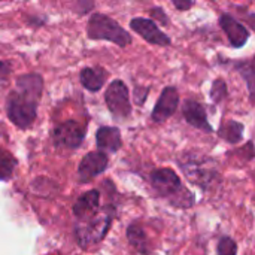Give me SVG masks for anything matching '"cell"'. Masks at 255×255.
Listing matches in <instances>:
<instances>
[{"label": "cell", "instance_id": "1", "mask_svg": "<svg viewBox=\"0 0 255 255\" xmlns=\"http://www.w3.org/2000/svg\"><path fill=\"white\" fill-rule=\"evenodd\" d=\"M42 88L43 79L37 73H27L16 78V90L10 91L6 100V112L12 124L24 130L34 123Z\"/></svg>", "mask_w": 255, "mask_h": 255}, {"label": "cell", "instance_id": "2", "mask_svg": "<svg viewBox=\"0 0 255 255\" xmlns=\"http://www.w3.org/2000/svg\"><path fill=\"white\" fill-rule=\"evenodd\" d=\"M151 184L157 190V193L169 199L172 205L179 206V208H190L194 200L191 193L182 187L179 176L172 170V169H158L151 175Z\"/></svg>", "mask_w": 255, "mask_h": 255}, {"label": "cell", "instance_id": "3", "mask_svg": "<svg viewBox=\"0 0 255 255\" xmlns=\"http://www.w3.org/2000/svg\"><path fill=\"white\" fill-rule=\"evenodd\" d=\"M179 164L187 179L205 190L214 185L220 178L215 163L202 154H197V152L184 154Z\"/></svg>", "mask_w": 255, "mask_h": 255}, {"label": "cell", "instance_id": "4", "mask_svg": "<svg viewBox=\"0 0 255 255\" xmlns=\"http://www.w3.org/2000/svg\"><path fill=\"white\" fill-rule=\"evenodd\" d=\"M87 34L94 40H108L120 48H126L131 43V36L111 16L103 13H93L88 19Z\"/></svg>", "mask_w": 255, "mask_h": 255}, {"label": "cell", "instance_id": "5", "mask_svg": "<svg viewBox=\"0 0 255 255\" xmlns=\"http://www.w3.org/2000/svg\"><path fill=\"white\" fill-rule=\"evenodd\" d=\"M112 223L111 211H105L100 214H94L91 218L82 221V224L76 229V239L82 248H88L91 245L99 244L105 235L108 233Z\"/></svg>", "mask_w": 255, "mask_h": 255}, {"label": "cell", "instance_id": "6", "mask_svg": "<svg viewBox=\"0 0 255 255\" xmlns=\"http://www.w3.org/2000/svg\"><path fill=\"white\" fill-rule=\"evenodd\" d=\"M105 102L109 108V112L117 120H126L131 114V103H130V94L127 85L117 79L112 84H109L106 93H105Z\"/></svg>", "mask_w": 255, "mask_h": 255}, {"label": "cell", "instance_id": "7", "mask_svg": "<svg viewBox=\"0 0 255 255\" xmlns=\"http://www.w3.org/2000/svg\"><path fill=\"white\" fill-rule=\"evenodd\" d=\"M52 137L57 145L69 148V149H75V148L81 146V143L85 137V127L81 126L78 121L69 120L54 128Z\"/></svg>", "mask_w": 255, "mask_h": 255}, {"label": "cell", "instance_id": "8", "mask_svg": "<svg viewBox=\"0 0 255 255\" xmlns=\"http://www.w3.org/2000/svg\"><path fill=\"white\" fill-rule=\"evenodd\" d=\"M130 27L133 31H136L137 34H140L148 43L151 45H157V46H169L172 43L170 37L163 33L157 24L148 18H142V16H137V18H133L130 21Z\"/></svg>", "mask_w": 255, "mask_h": 255}, {"label": "cell", "instance_id": "9", "mask_svg": "<svg viewBox=\"0 0 255 255\" xmlns=\"http://www.w3.org/2000/svg\"><path fill=\"white\" fill-rule=\"evenodd\" d=\"M179 105V94H178V90L175 87H166L161 94H160V99L157 100L155 106H154V111H152V120L155 123H164L167 118H170L176 108Z\"/></svg>", "mask_w": 255, "mask_h": 255}, {"label": "cell", "instance_id": "10", "mask_svg": "<svg viewBox=\"0 0 255 255\" xmlns=\"http://www.w3.org/2000/svg\"><path fill=\"white\" fill-rule=\"evenodd\" d=\"M106 167H108V157H106L105 152H102V151L90 152L79 163V167H78L79 181L81 182H88L93 178L103 173Z\"/></svg>", "mask_w": 255, "mask_h": 255}, {"label": "cell", "instance_id": "11", "mask_svg": "<svg viewBox=\"0 0 255 255\" xmlns=\"http://www.w3.org/2000/svg\"><path fill=\"white\" fill-rule=\"evenodd\" d=\"M220 25H221V28L227 34L230 43L235 48H242L248 42V39H250L248 28L242 22H239L238 19H235L233 16H230L227 13L221 15L220 16Z\"/></svg>", "mask_w": 255, "mask_h": 255}, {"label": "cell", "instance_id": "12", "mask_svg": "<svg viewBox=\"0 0 255 255\" xmlns=\"http://www.w3.org/2000/svg\"><path fill=\"white\" fill-rule=\"evenodd\" d=\"M182 115L190 126H193L202 131H206V133L212 131V127L208 123L206 111L202 103H199L196 100H185L184 108H182Z\"/></svg>", "mask_w": 255, "mask_h": 255}, {"label": "cell", "instance_id": "13", "mask_svg": "<svg viewBox=\"0 0 255 255\" xmlns=\"http://www.w3.org/2000/svg\"><path fill=\"white\" fill-rule=\"evenodd\" d=\"M99 200H100V197H99L97 190H91V191L84 193L76 200V203L73 206V214L81 221H85V220L91 218L99 209Z\"/></svg>", "mask_w": 255, "mask_h": 255}, {"label": "cell", "instance_id": "14", "mask_svg": "<svg viewBox=\"0 0 255 255\" xmlns=\"http://www.w3.org/2000/svg\"><path fill=\"white\" fill-rule=\"evenodd\" d=\"M96 140L102 152H117L123 145L121 133L117 127H100L96 133Z\"/></svg>", "mask_w": 255, "mask_h": 255}, {"label": "cell", "instance_id": "15", "mask_svg": "<svg viewBox=\"0 0 255 255\" xmlns=\"http://www.w3.org/2000/svg\"><path fill=\"white\" fill-rule=\"evenodd\" d=\"M79 79H81V84L84 85V88L96 93L103 87V84L106 81V72L102 67H85L81 70Z\"/></svg>", "mask_w": 255, "mask_h": 255}, {"label": "cell", "instance_id": "16", "mask_svg": "<svg viewBox=\"0 0 255 255\" xmlns=\"http://www.w3.org/2000/svg\"><path fill=\"white\" fill-rule=\"evenodd\" d=\"M127 239L131 244V247L140 253V254H148V239L145 230L139 224H131L127 229Z\"/></svg>", "mask_w": 255, "mask_h": 255}, {"label": "cell", "instance_id": "17", "mask_svg": "<svg viewBox=\"0 0 255 255\" xmlns=\"http://www.w3.org/2000/svg\"><path fill=\"white\" fill-rule=\"evenodd\" d=\"M218 134L229 143H238L242 140L244 136V124L238 121H229L220 128Z\"/></svg>", "mask_w": 255, "mask_h": 255}, {"label": "cell", "instance_id": "18", "mask_svg": "<svg viewBox=\"0 0 255 255\" xmlns=\"http://www.w3.org/2000/svg\"><path fill=\"white\" fill-rule=\"evenodd\" d=\"M15 167H16L15 157L9 151L0 148V181L9 179L12 176Z\"/></svg>", "mask_w": 255, "mask_h": 255}, {"label": "cell", "instance_id": "19", "mask_svg": "<svg viewBox=\"0 0 255 255\" xmlns=\"http://www.w3.org/2000/svg\"><path fill=\"white\" fill-rule=\"evenodd\" d=\"M238 69L241 70V75L244 79H247V84H248V88H250V93L251 96L254 94V63L253 61H244L241 64H238Z\"/></svg>", "mask_w": 255, "mask_h": 255}, {"label": "cell", "instance_id": "20", "mask_svg": "<svg viewBox=\"0 0 255 255\" xmlns=\"http://www.w3.org/2000/svg\"><path fill=\"white\" fill-rule=\"evenodd\" d=\"M227 96V85L223 79H215L211 88V99L215 103H220L226 99Z\"/></svg>", "mask_w": 255, "mask_h": 255}, {"label": "cell", "instance_id": "21", "mask_svg": "<svg viewBox=\"0 0 255 255\" xmlns=\"http://www.w3.org/2000/svg\"><path fill=\"white\" fill-rule=\"evenodd\" d=\"M238 247L236 242L230 238H223L218 244V255H236Z\"/></svg>", "mask_w": 255, "mask_h": 255}, {"label": "cell", "instance_id": "22", "mask_svg": "<svg viewBox=\"0 0 255 255\" xmlns=\"http://www.w3.org/2000/svg\"><path fill=\"white\" fill-rule=\"evenodd\" d=\"M151 16L155 18L157 21H160L161 25H167V22H169L167 15L164 13V10H163L161 7H152V9H151Z\"/></svg>", "mask_w": 255, "mask_h": 255}, {"label": "cell", "instance_id": "23", "mask_svg": "<svg viewBox=\"0 0 255 255\" xmlns=\"http://www.w3.org/2000/svg\"><path fill=\"white\" fill-rule=\"evenodd\" d=\"M148 93H149V88H148V87H139V85H137V87L134 88V99H136V103H137V105H143V102H145Z\"/></svg>", "mask_w": 255, "mask_h": 255}, {"label": "cell", "instance_id": "24", "mask_svg": "<svg viewBox=\"0 0 255 255\" xmlns=\"http://www.w3.org/2000/svg\"><path fill=\"white\" fill-rule=\"evenodd\" d=\"M172 3L179 10H188L193 6V0H172Z\"/></svg>", "mask_w": 255, "mask_h": 255}, {"label": "cell", "instance_id": "25", "mask_svg": "<svg viewBox=\"0 0 255 255\" xmlns=\"http://www.w3.org/2000/svg\"><path fill=\"white\" fill-rule=\"evenodd\" d=\"M9 73H10V66H9V63L0 61V81L6 79Z\"/></svg>", "mask_w": 255, "mask_h": 255}, {"label": "cell", "instance_id": "26", "mask_svg": "<svg viewBox=\"0 0 255 255\" xmlns=\"http://www.w3.org/2000/svg\"><path fill=\"white\" fill-rule=\"evenodd\" d=\"M76 3H82L84 4V13H87L88 10L93 9V0H76Z\"/></svg>", "mask_w": 255, "mask_h": 255}]
</instances>
